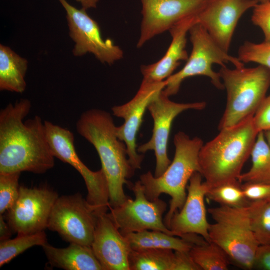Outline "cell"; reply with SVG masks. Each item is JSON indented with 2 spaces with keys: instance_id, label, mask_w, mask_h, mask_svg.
<instances>
[{
  "instance_id": "1",
  "label": "cell",
  "mask_w": 270,
  "mask_h": 270,
  "mask_svg": "<svg viewBox=\"0 0 270 270\" xmlns=\"http://www.w3.org/2000/svg\"><path fill=\"white\" fill-rule=\"evenodd\" d=\"M31 108L22 98L0 112V174H42L54 166L44 122L38 116L24 121Z\"/></svg>"
},
{
  "instance_id": "2",
  "label": "cell",
  "mask_w": 270,
  "mask_h": 270,
  "mask_svg": "<svg viewBox=\"0 0 270 270\" xmlns=\"http://www.w3.org/2000/svg\"><path fill=\"white\" fill-rule=\"evenodd\" d=\"M112 115L104 110L92 109L84 112L76 123L78 132L92 144L100 158L110 195V207L118 206L129 196L124 186L134 174L128 157L126 146L116 134Z\"/></svg>"
},
{
  "instance_id": "3",
  "label": "cell",
  "mask_w": 270,
  "mask_h": 270,
  "mask_svg": "<svg viewBox=\"0 0 270 270\" xmlns=\"http://www.w3.org/2000/svg\"><path fill=\"white\" fill-rule=\"evenodd\" d=\"M220 130L204 144L199 154L200 174L208 190L238 181L259 133L253 116Z\"/></svg>"
},
{
  "instance_id": "4",
  "label": "cell",
  "mask_w": 270,
  "mask_h": 270,
  "mask_svg": "<svg viewBox=\"0 0 270 270\" xmlns=\"http://www.w3.org/2000/svg\"><path fill=\"white\" fill-rule=\"evenodd\" d=\"M174 158L165 172L156 178L148 172L141 175L140 180L149 200H158L164 194L171 197L170 208L164 218L168 228L172 216L186 202V190L192 176L196 172L200 173L199 154L204 144L199 138H190L180 132L174 137Z\"/></svg>"
},
{
  "instance_id": "5",
  "label": "cell",
  "mask_w": 270,
  "mask_h": 270,
  "mask_svg": "<svg viewBox=\"0 0 270 270\" xmlns=\"http://www.w3.org/2000/svg\"><path fill=\"white\" fill-rule=\"evenodd\" d=\"M227 94L220 130L234 126L250 117L266 97L270 86V69L263 66L230 69L221 67L218 72Z\"/></svg>"
},
{
  "instance_id": "6",
  "label": "cell",
  "mask_w": 270,
  "mask_h": 270,
  "mask_svg": "<svg viewBox=\"0 0 270 270\" xmlns=\"http://www.w3.org/2000/svg\"><path fill=\"white\" fill-rule=\"evenodd\" d=\"M208 212L214 221L209 227L210 241L222 248L238 266L254 268L260 245L251 228L248 204L240 207L220 206L210 208Z\"/></svg>"
},
{
  "instance_id": "7",
  "label": "cell",
  "mask_w": 270,
  "mask_h": 270,
  "mask_svg": "<svg viewBox=\"0 0 270 270\" xmlns=\"http://www.w3.org/2000/svg\"><path fill=\"white\" fill-rule=\"evenodd\" d=\"M189 33L192 46V52L184 66L165 80L166 87L162 92L168 97L178 93L186 79L198 76L208 77L216 88L224 90L219 73L215 72L212 68L214 64L222 67L226 66V63L230 62L236 68L244 67V63L238 58L223 50L201 24L198 23L194 24Z\"/></svg>"
},
{
  "instance_id": "8",
  "label": "cell",
  "mask_w": 270,
  "mask_h": 270,
  "mask_svg": "<svg viewBox=\"0 0 270 270\" xmlns=\"http://www.w3.org/2000/svg\"><path fill=\"white\" fill-rule=\"evenodd\" d=\"M48 140L55 158L74 168L83 178L88 192L86 201L94 212L100 216L110 208L107 180L102 169L90 170L80 160L74 146V136L68 130L44 121Z\"/></svg>"
},
{
  "instance_id": "9",
  "label": "cell",
  "mask_w": 270,
  "mask_h": 270,
  "mask_svg": "<svg viewBox=\"0 0 270 270\" xmlns=\"http://www.w3.org/2000/svg\"><path fill=\"white\" fill-rule=\"evenodd\" d=\"M128 187L133 192L135 199L129 197L120 206L110 207V212L107 213L122 234L150 230L176 236L164 222L163 216L167 208L166 202L160 198L149 200L140 180L134 184H131Z\"/></svg>"
},
{
  "instance_id": "10",
  "label": "cell",
  "mask_w": 270,
  "mask_h": 270,
  "mask_svg": "<svg viewBox=\"0 0 270 270\" xmlns=\"http://www.w3.org/2000/svg\"><path fill=\"white\" fill-rule=\"evenodd\" d=\"M98 216L80 194L58 197L47 228L70 244L92 246Z\"/></svg>"
},
{
  "instance_id": "11",
  "label": "cell",
  "mask_w": 270,
  "mask_h": 270,
  "mask_svg": "<svg viewBox=\"0 0 270 270\" xmlns=\"http://www.w3.org/2000/svg\"><path fill=\"white\" fill-rule=\"evenodd\" d=\"M162 90L152 100L148 110L154 120L152 135L150 140L138 147V153L144 154L154 151L156 158V168L154 176H161L172 162L168 153V143L174 120L184 112L188 110H203L205 102L178 103L169 99Z\"/></svg>"
},
{
  "instance_id": "12",
  "label": "cell",
  "mask_w": 270,
  "mask_h": 270,
  "mask_svg": "<svg viewBox=\"0 0 270 270\" xmlns=\"http://www.w3.org/2000/svg\"><path fill=\"white\" fill-rule=\"evenodd\" d=\"M58 0L66 13L70 36L75 43L74 56L90 53L101 62L109 65L123 58V50L111 40L102 38L98 24L86 10L78 9L66 0Z\"/></svg>"
},
{
  "instance_id": "13",
  "label": "cell",
  "mask_w": 270,
  "mask_h": 270,
  "mask_svg": "<svg viewBox=\"0 0 270 270\" xmlns=\"http://www.w3.org/2000/svg\"><path fill=\"white\" fill-rule=\"evenodd\" d=\"M57 192L47 188L20 186L19 197L8 212L7 220L13 232L26 235L44 231Z\"/></svg>"
},
{
  "instance_id": "14",
  "label": "cell",
  "mask_w": 270,
  "mask_h": 270,
  "mask_svg": "<svg viewBox=\"0 0 270 270\" xmlns=\"http://www.w3.org/2000/svg\"><path fill=\"white\" fill-rule=\"evenodd\" d=\"M210 0H140L142 16L137 47L182 20L198 14Z\"/></svg>"
},
{
  "instance_id": "15",
  "label": "cell",
  "mask_w": 270,
  "mask_h": 270,
  "mask_svg": "<svg viewBox=\"0 0 270 270\" xmlns=\"http://www.w3.org/2000/svg\"><path fill=\"white\" fill-rule=\"evenodd\" d=\"M166 87V82L148 83L142 82L134 98L128 102L112 108L113 114L123 118L124 122L116 127L118 138L126 146L129 161L136 170L140 169L144 158L137 150L136 136L143 122L144 113L148 106Z\"/></svg>"
},
{
  "instance_id": "16",
  "label": "cell",
  "mask_w": 270,
  "mask_h": 270,
  "mask_svg": "<svg viewBox=\"0 0 270 270\" xmlns=\"http://www.w3.org/2000/svg\"><path fill=\"white\" fill-rule=\"evenodd\" d=\"M258 4V0H210L197 15V23L223 50L228 52L240 18Z\"/></svg>"
},
{
  "instance_id": "17",
  "label": "cell",
  "mask_w": 270,
  "mask_h": 270,
  "mask_svg": "<svg viewBox=\"0 0 270 270\" xmlns=\"http://www.w3.org/2000/svg\"><path fill=\"white\" fill-rule=\"evenodd\" d=\"M202 176L196 172L192 176L187 186V196L182 208L176 212L170 221L168 228L176 236L196 234L210 242L204 198L208 190Z\"/></svg>"
},
{
  "instance_id": "18",
  "label": "cell",
  "mask_w": 270,
  "mask_h": 270,
  "mask_svg": "<svg viewBox=\"0 0 270 270\" xmlns=\"http://www.w3.org/2000/svg\"><path fill=\"white\" fill-rule=\"evenodd\" d=\"M107 213L98 216L92 248L103 270H130L132 249Z\"/></svg>"
},
{
  "instance_id": "19",
  "label": "cell",
  "mask_w": 270,
  "mask_h": 270,
  "mask_svg": "<svg viewBox=\"0 0 270 270\" xmlns=\"http://www.w3.org/2000/svg\"><path fill=\"white\" fill-rule=\"evenodd\" d=\"M197 15L182 20L169 30L172 41L166 52L156 62L142 66V82L148 83L164 82L172 75L182 61L188 60V56L186 49V36L191 27L197 23Z\"/></svg>"
},
{
  "instance_id": "20",
  "label": "cell",
  "mask_w": 270,
  "mask_h": 270,
  "mask_svg": "<svg viewBox=\"0 0 270 270\" xmlns=\"http://www.w3.org/2000/svg\"><path fill=\"white\" fill-rule=\"evenodd\" d=\"M42 247L53 267L65 270H103L92 246L72 243L60 248L47 242Z\"/></svg>"
},
{
  "instance_id": "21",
  "label": "cell",
  "mask_w": 270,
  "mask_h": 270,
  "mask_svg": "<svg viewBox=\"0 0 270 270\" xmlns=\"http://www.w3.org/2000/svg\"><path fill=\"white\" fill-rule=\"evenodd\" d=\"M28 60L10 48L0 45V90L24 92L26 87L25 77Z\"/></svg>"
},
{
  "instance_id": "22",
  "label": "cell",
  "mask_w": 270,
  "mask_h": 270,
  "mask_svg": "<svg viewBox=\"0 0 270 270\" xmlns=\"http://www.w3.org/2000/svg\"><path fill=\"white\" fill-rule=\"evenodd\" d=\"M123 235L134 250L164 249L190 252L194 244L186 236L176 238L158 230H146Z\"/></svg>"
},
{
  "instance_id": "23",
  "label": "cell",
  "mask_w": 270,
  "mask_h": 270,
  "mask_svg": "<svg viewBox=\"0 0 270 270\" xmlns=\"http://www.w3.org/2000/svg\"><path fill=\"white\" fill-rule=\"evenodd\" d=\"M250 156L251 168L242 173L238 181L240 184H270V148L264 132L258 133Z\"/></svg>"
},
{
  "instance_id": "24",
  "label": "cell",
  "mask_w": 270,
  "mask_h": 270,
  "mask_svg": "<svg viewBox=\"0 0 270 270\" xmlns=\"http://www.w3.org/2000/svg\"><path fill=\"white\" fill-rule=\"evenodd\" d=\"M177 256L172 250H132L130 270H176Z\"/></svg>"
},
{
  "instance_id": "25",
  "label": "cell",
  "mask_w": 270,
  "mask_h": 270,
  "mask_svg": "<svg viewBox=\"0 0 270 270\" xmlns=\"http://www.w3.org/2000/svg\"><path fill=\"white\" fill-rule=\"evenodd\" d=\"M190 254L200 270H226L230 258L218 245L210 242L194 244Z\"/></svg>"
},
{
  "instance_id": "26",
  "label": "cell",
  "mask_w": 270,
  "mask_h": 270,
  "mask_svg": "<svg viewBox=\"0 0 270 270\" xmlns=\"http://www.w3.org/2000/svg\"><path fill=\"white\" fill-rule=\"evenodd\" d=\"M251 228L260 246L270 245V200L250 201Z\"/></svg>"
},
{
  "instance_id": "27",
  "label": "cell",
  "mask_w": 270,
  "mask_h": 270,
  "mask_svg": "<svg viewBox=\"0 0 270 270\" xmlns=\"http://www.w3.org/2000/svg\"><path fill=\"white\" fill-rule=\"evenodd\" d=\"M44 231L34 234L18 235L12 240L0 243V267L7 264L12 259L32 246H42L48 242Z\"/></svg>"
},
{
  "instance_id": "28",
  "label": "cell",
  "mask_w": 270,
  "mask_h": 270,
  "mask_svg": "<svg viewBox=\"0 0 270 270\" xmlns=\"http://www.w3.org/2000/svg\"><path fill=\"white\" fill-rule=\"evenodd\" d=\"M238 182L226 183L208 189L206 197L220 206L240 207L248 206L250 201L245 196Z\"/></svg>"
},
{
  "instance_id": "29",
  "label": "cell",
  "mask_w": 270,
  "mask_h": 270,
  "mask_svg": "<svg viewBox=\"0 0 270 270\" xmlns=\"http://www.w3.org/2000/svg\"><path fill=\"white\" fill-rule=\"evenodd\" d=\"M20 172L0 174V214L10 210L20 194Z\"/></svg>"
},
{
  "instance_id": "30",
  "label": "cell",
  "mask_w": 270,
  "mask_h": 270,
  "mask_svg": "<svg viewBox=\"0 0 270 270\" xmlns=\"http://www.w3.org/2000/svg\"><path fill=\"white\" fill-rule=\"evenodd\" d=\"M238 58L243 63H256L270 69V42H246L239 48Z\"/></svg>"
},
{
  "instance_id": "31",
  "label": "cell",
  "mask_w": 270,
  "mask_h": 270,
  "mask_svg": "<svg viewBox=\"0 0 270 270\" xmlns=\"http://www.w3.org/2000/svg\"><path fill=\"white\" fill-rule=\"evenodd\" d=\"M252 20L263 32L264 41L270 42V1L259 3L254 8Z\"/></svg>"
},
{
  "instance_id": "32",
  "label": "cell",
  "mask_w": 270,
  "mask_h": 270,
  "mask_svg": "<svg viewBox=\"0 0 270 270\" xmlns=\"http://www.w3.org/2000/svg\"><path fill=\"white\" fill-rule=\"evenodd\" d=\"M253 122L258 132L270 130V95L265 98L256 111Z\"/></svg>"
},
{
  "instance_id": "33",
  "label": "cell",
  "mask_w": 270,
  "mask_h": 270,
  "mask_svg": "<svg viewBox=\"0 0 270 270\" xmlns=\"http://www.w3.org/2000/svg\"><path fill=\"white\" fill-rule=\"evenodd\" d=\"M242 188L250 201L270 200V184H244Z\"/></svg>"
},
{
  "instance_id": "34",
  "label": "cell",
  "mask_w": 270,
  "mask_h": 270,
  "mask_svg": "<svg viewBox=\"0 0 270 270\" xmlns=\"http://www.w3.org/2000/svg\"><path fill=\"white\" fill-rule=\"evenodd\" d=\"M254 268L270 270V245L259 246L255 256Z\"/></svg>"
},
{
  "instance_id": "35",
  "label": "cell",
  "mask_w": 270,
  "mask_h": 270,
  "mask_svg": "<svg viewBox=\"0 0 270 270\" xmlns=\"http://www.w3.org/2000/svg\"><path fill=\"white\" fill-rule=\"evenodd\" d=\"M13 232L8 222L6 223L2 214L0 215V242L10 240Z\"/></svg>"
},
{
  "instance_id": "36",
  "label": "cell",
  "mask_w": 270,
  "mask_h": 270,
  "mask_svg": "<svg viewBox=\"0 0 270 270\" xmlns=\"http://www.w3.org/2000/svg\"><path fill=\"white\" fill-rule=\"evenodd\" d=\"M82 6V8L87 10L89 8H96L99 0H75Z\"/></svg>"
},
{
  "instance_id": "37",
  "label": "cell",
  "mask_w": 270,
  "mask_h": 270,
  "mask_svg": "<svg viewBox=\"0 0 270 270\" xmlns=\"http://www.w3.org/2000/svg\"><path fill=\"white\" fill-rule=\"evenodd\" d=\"M267 144L270 148V130L264 132Z\"/></svg>"
},
{
  "instance_id": "38",
  "label": "cell",
  "mask_w": 270,
  "mask_h": 270,
  "mask_svg": "<svg viewBox=\"0 0 270 270\" xmlns=\"http://www.w3.org/2000/svg\"><path fill=\"white\" fill-rule=\"evenodd\" d=\"M259 2V3H264L268 2H270V0H258Z\"/></svg>"
}]
</instances>
